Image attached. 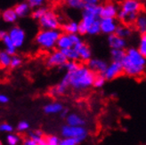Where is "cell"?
<instances>
[{
  "instance_id": "cell-18",
  "label": "cell",
  "mask_w": 146,
  "mask_h": 145,
  "mask_svg": "<svg viewBox=\"0 0 146 145\" xmlns=\"http://www.w3.org/2000/svg\"><path fill=\"white\" fill-rule=\"evenodd\" d=\"M13 10L15 11L18 17H24L31 13V7L28 4V2H21L14 6Z\"/></svg>"
},
{
  "instance_id": "cell-17",
  "label": "cell",
  "mask_w": 146,
  "mask_h": 145,
  "mask_svg": "<svg viewBox=\"0 0 146 145\" xmlns=\"http://www.w3.org/2000/svg\"><path fill=\"white\" fill-rule=\"evenodd\" d=\"M67 125L71 126H85L86 120L76 113H70L67 116L66 118Z\"/></svg>"
},
{
  "instance_id": "cell-6",
  "label": "cell",
  "mask_w": 146,
  "mask_h": 145,
  "mask_svg": "<svg viewBox=\"0 0 146 145\" xmlns=\"http://www.w3.org/2000/svg\"><path fill=\"white\" fill-rule=\"evenodd\" d=\"M68 62L67 58L60 50H55L46 59V65L50 68L53 67H63Z\"/></svg>"
},
{
  "instance_id": "cell-34",
  "label": "cell",
  "mask_w": 146,
  "mask_h": 145,
  "mask_svg": "<svg viewBox=\"0 0 146 145\" xmlns=\"http://www.w3.org/2000/svg\"><path fill=\"white\" fill-rule=\"evenodd\" d=\"M6 142L8 145H18L21 142V137L15 134H10L6 137Z\"/></svg>"
},
{
  "instance_id": "cell-32",
  "label": "cell",
  "mask_w": 146,
  "mask_h": 145,
  "mask_svg": "<svg viewBox=\"0 0 146 145\" xmlns=\"http://www.w3.org/2000/svg\"><path fill=\"white\" fill-rule=\"evenodd\" d=\"M101 32V28H100V20L94 21V23L89 27L87 30V34L89 35H97Z\"/></svg>"
},
{
  "instance_id": "cell-9",
  "label": "cell",
  "mask_w": 146,
  "mask_h": 145,
  "mask_svg": "<svg viewBox=\"0 0 146 145\" xmlns=\"http://www.w3.org/2000/svg\"><path fill=\"white\" fill-rule=\"evenodd\" d=\"M142 7L139 0H123L120 10L126 13H138L142 11Z\"/></svg>"
},
{
  "instance_id": "cell-3",
  "label": "cell",
  "mask_w": 146,
  "mask_h": 145,
  "mask_svg": "<svg viewBox=\"0 0 146 145\" xmlns=\"http://www.w3.org/2000/svg\"><path fill=\"white\" fill-rule=\"evenodd\" d=\"M61 32L59 30H42L36 36V43L40 47L50 50L56 46V43L58 38H60Z\"/></svg>"
},
{
  "instance_id": "cell-51",
  "label": "cell",
  "mask_w": 146,
  "mask_h": 145,
  "mask_svg": "<svg viewBox=\"0 0 146 145\" xmlns=\"http://www.w3.org/2000/svg\"><path fill=\"white\" fill-rule=\"evenodd\" d=\"M65 1H66V0H65Z\"/></svg>"
},
{
  "instance_id": "cell-16",
  "label": "cell",
  "mask_w": 146,
  "mask_h": 145,
  "mask_svg": "<svg viewBox=\"0 0 146 145\" xmlns=\"http://www.w3.org/2000/svg\"><path fill=\"white\" fill-rule=\"evenodd\" d=\"M56 46H57L58 50H64V49L72 48L74 46V45H73V43L70 39V35L62 33V34H61L60 38H58V41L56 43Z\"/></svg>"
},
{
  "instance_id": "cell-28",
  "label": "cell",
  "mask_w": 146,
  "mask_h": 145,
  "mask_svg": "<svg viewBox=\"0 0 146 145\" xmlns=\"http://www.w3.org/2000/svg\"><path fill=\"white\" fill-rule=\"evenodd\" d=\"M136 49L144 58H146V34H142L140 36L139 44Z\"/></svg>"
},
{
  "instance_id": "cell-24",
  "label": "cell",
  "mask_w": 146,
  "mask_h": 145,
  "mask_svg": "<svg viewBox=\"0 0 146 145\" xmlns=\"http://www.w3.org/2000/svg\"><path fill=\"white\" fill-rule=\"evenodd\" d=\"M115 34L117 36H119V38H127L128 37H130V35L132 34V30H131V28L127 26V25H118L117 27V30L115 31Z\"/></svg>"
},
{
  "instance_id": "cell-22",
  "label": "cell",
  "mask_w": 146,
  "mask_h": 145,
  "mask_svg": "<svg viewBox=\"0 0 146 145\" xmlns=\"http://www.w3.org/2000/svg\"><path fill=\"white\" fill-rule=\"evenodd\" d=\"M62 30L65 34H78V23L76 21H70L62 25Z\"/></svg>"
},
{
  "instance_id": "cell-4",
  "label": "cell",
  "mask_w": 146,
  "mask_h": 145,
  "mask_svg": "<svg viewBox=\"0 0 146 145\" xmlns=\"http://www.w3.org/2000/svg\"><path fill=\"white\" fill-rule=\"evenodd\" d=\"M61 134L63 138L75 139L79 144L86 139L88 132L85 126H71L69 125H65L62 127Z\"/></svg>"
},
{
  "instance_id": "cell-19",
  "label": "cell",
  "mask_w": 146,
  "mask_h": 145,
  "mask_svg": "<svg viewBox=\"0 0 146 145\" xmlns=\"http://www.w3.org/2000/svg\"><path fill=\"white\" fill-rule=\"evenodd\" d=\"M69 86H70L69 84L62 79L61 83H59L58 85H56L55 86H54L53 88H51V90H50L51 95L57 96V95H64Z\"/></svg>"
},
{
  "instance_id": "cell-14",
  "label": "cell",
  "mask_w": 146,
  "mask_h": 145,
  "mask_svg": "<svg viewBox=\"0 0 146 145\" xmlns=\"http://www.w3.org/2000/svg\"><path fill=\"white\" fill-rule=\"evenodd\" d=\"M108 44L111 50H124L127 46L126 39L119 38L115 33L109 35L108 37Z\"/></svg>"
},
{
  "instance_id": "cell-45",
  "label": "cell",
  "mask_w": 146,
  "mask_h": 145,
  "mask_svg": "<svg viewBox=\"0 0 146 145\" xmlns=\"http://www.w3.org/2000/svg\"><path fill=\"white\" fill-rule=\"evenodd\" d=\"M23 145H38L35 141L31 140V138H26L23 141Z\"/></svg>"
},
{
  "instance_id": "cell-43",
  "label": "cell",
  "mask_w": 146,
  "mask_h": 145,
  "mask_svg": "<svg viewBox=\"0 0 146 145\" xmlns=\"http://www.w3.org/2000/svg\"><path fill=\"white\" fill-rule=\"evenodd\" d=\"M78 33L79 35H85V34H87V30H86V27L84 26V24L80 21V23H78Z\"/></svg>"
},
{
  "instance_id": "cell-38",
  "label": "cell",
  "mask_w": 146,
  "mask_h": 145,
  "mask_svg": "<svg viewBox=\"0 0 146 145\" xmlns=\"http://www.w3.org/2000/svg\"><path fill=\"white\" fill-rule=\"evenodd\" d=\"M21 62H23V61H21V59L20 57H18L16 55H13V56H12V59H11L10 67L13 68V69L17 68L21 64Z\"/></svg>"
},
{
  "instance_id": "cell-27",
  "label": "cell",
  "mask_w": 146,
  "mask_h": 145,
  "mask_svg": "<svg viewBox=\"0 0 146 145\" xmlns=\"http://www.w3.org/2000/svg\"><path fill=\"white\" fill-rule=\"evenodd\" d=\"M12 56L7 54L5 51L0 52V67L7 68L10 66Z\"/></svg>"
},
{
  "instance_id": "cell-26",
  "label": "cell",
  "mask_w": 146,
  "mask_h": 145,
  "mask_svg": "<svg viewBox=\"0 0 146 145\" xmlns=\"http://www.w3.org/2000/svg\"><path fill=\"white\" fill-rule=\"evenodd\" d=\"M126 56V51L125 50H111V57L112 62H122L124 58Z\"/></svg>"
},
{
  "instance_id": "cell-30",
  "label": "cell",
  "mask_w": 146,
  "mask_h": 145,
  "mask_svg": "<svg viewBox=\"0 0 146 145\" xmlns=\"http://www.w3.org/2000/svg\"><path fill=\"white\" fill-rule=\"evenodd\" d=\"M106 81L107 80L105 79V77H104V76L103 74H96V77H94L93 85L96 88H102L105 85Z\"/></svg>"
},
{
  "instance_id": "cell-10",
  "label": "cell",
  "mask_w": 146,
  "mask_h": 145,
  "mask_svg": "<svg viewBox=\"0 0 146 145\" xmlns=\"http://www.w3.org/2000/svg\"><path fill=\"white\" fill-rule=\"evenodd\" d=\"M118 8L112 3H106L104 5H101V19H115L118 15Z\"/></svg>"
},
{
  "instance_id": "cell-25",
  "label": "cell",
  "mask_w": 146,
  "mask_h": 145,
  "mask_svg": "<svg viewBox=\"0 0 146 145\" xmlns=\"http://www.w3.org/2000/svg\"><path fill=\"white\" fill-rule=\"evenodd\" d=\"M62 53L65 55L68 61H72V62H78L79 60V56L77 51L74 48H69V49H64V50H60Z\"/></svg>"
},
{
  "instance_id": "cell-2",
  "label": "cell",
  "mask_w": 146,
  "mask_h": 145,
  "mask_svg": "<svg viewBox=\"0 0 146 145\" xmlns=\"http://www.w3.org/2000/svg\"><path fill=\"white\" fill-rule=\"evenodd\" d=\"M70 86L76 91H84L90 88L94 84L96 73L87 66L79 65V67L72 72H67Z\"/></svg>"
},
{
  "instance_id": "cell-46",
  "label": "cell",
  "mask_w": 146,
  "mask_h": 145,
  "mask_svg": "<svg viewBox=\"0 0 146 145\" xmlns=\"http://www.w3.org/2000/svg\"><path fill=\"white\" fill-rule=\"evenodd\" d=\"M9 101V98L5 95H0V103H7Z\"/></svg>"
},
{
  "instance_id": "cell-44",
  "label": "cell",
  "mask_w": 146,
  "mask_h": 145,
  "mask_svg": "<svg viewBox=\"0 0 146 145\" xmlns=\"http://www.w3.org/2000/svg\"><path fill=\"white\" fill-rule=\"evenodd\" d=\"M83 2L86 5H96L99 3V0H83Z\"/></svg>"
},
{
  "instance_id": "cell-15",
  "label": "cell",
  "mask_w": 146,
  "mask_h": 145,
  "mask_svg": "<svg viewBox=\"0 0 146 145\" xmlns=\"http://www.w3.org/2000/svg\"><path fill=\"white\" fill-rule=\"evenodd\" d=\"M135 26L136 30L142 34H146V12L140 11L137 14L136 20L135 21Z\"/></svg>"
},
{
  "instance_id": "cell-50",
  "label": "cell",
  "mask_w": 146,
  "mask_h": 145,
  "mask_svg": "<svg viewBox=\"0 0 146 145\" xmlns=\"http://www.w3.org/2000/svg\"><path fill=\"white\" fill-rule=\"evenodd\" d=\"M45 145H48V144H47V143H46V144H45Z\"/></svg>"
},
{
  "instance_id": "cell-13",
  "label": "cell",
  "mask_w": 146,
  "mask_h": 145,
  "mask_svg": "<svg viewBox=\"0 0 146 145\" xmlns=\"http://www.w3.org/2000/svg\"><path fill=\"white\" fill-rule=\"evenodd\" d=\"M117 27H118V23L115 19H100L101 32L107 35L114 34Z\"/></svg>"
},
{
  "instance_id": "cell-12",
  "label": "cell",
  "mask_w": 146,
  "mask_h": 145,
  "mask_svg": "<svg viewBox=\"0 0 146 145\" xmlns=\"http://www.w3.org/2000/svg\"><path fill=\"white\" fill-rule=\"evenodd\" d=\"M79 56V60H81L82 62H89L92 59V52L90 47L87 46L86 44H85L84 42H80L78 45L73 46Z\"/></svg>"
},
{
  "instance_id": "cell-41",
  "label": "cell",
  "mask_w": 146,
  "mask_h": 145,
  "mask_svg": "<svg viewBox=\"0 0 146 145\" xmlns=\"http://www.w3.org/2000/svg\"><path fill=\"white\" fill-rule=\"evenodd\" d=\"M78 143L75 139L72 138H63L62 140H60L59 145H78Z\"/></svg>"
},
{
  "instance_id": "cell-5",
  "label": "cell",
  "mask_w": 146,
  "mask_h": 145,
  "mask_svg": "<svg viewBox=\"0 0 146 145\" xmlns=\"http://www.w3.org/2000/svg\"><path fill=\"white\" fill-rule=\"evenodd\" d=\"M38 23L42 30H59L61 26L59 18L56 15V13L53 11L48 10L44 16L38 20Z\"/></svg>"
},
{
  "instance_id": "cell-37",
  "label": "cell",
  "mask_w": 146,
  "mask_h": 145,
  "mask_svg": "<svg viewBox=\"0 0 146 145\" xmlns=\"http://www.w3.org/2000/svg\"><path fill=\"white\" fill-rule=\"evenodd\" d=\"M46 0H27L28 4L30 5V6L31 8H38V7H40L44 5Z\"/></svg>"
},
{
  "instance_id": "cell-7",
  "label": "cell",
  "mask_w": 146,
  "mask_h": 145,
  "mask_svg": "<svg viewBox=\"0 0 146 145\" xmlns=\"http://www.w3.org/2000/svg\"><path fill=\"white\" fill-rule=\"evenodd\" d=\"M123 73V68L120 62H111L104 72V76L106 80H113V79L119 77Z\"/></svg>"
},
{
  "instance_id": "cell-20",
  "label": "cell",
  "mask_w": 146,
  "mask_h": 145,
  "mask_svg": "<svg viewBox=\"0 0 146 145\" xmlns=\"http://www.w3.org/2000/svg\"><path fill=\"white\" fill-rule=\"evenodd\" d=\"M63 109V105L60 103H49L46 104L44 107V111L46 114H57V113H61Z\"/></svg>"
},
{
  "instance_id": "cell-49",
  "label": "cell",
  "mask_w": 146,
  "mask_h": 145,
  "mask_svg": "<svg viewBox=\"0 0 146 145\" xmlns=\"http://www.w3.org/2000/svg\"><path fill=\"white\" fill-rule=\"evenodd\" d=\"M0 145H3V142H1V140H0Z\"/></svg>"
},
{
  "instance_id": "cell-23",
  "label": "cell",
  "mask_w": 146,
  "mask_h": 145,
  "mask_svg": "<svg viewBox=\"0 0 146 145\" xmlns=\"http://www.w3.org/2000/svg\"><path fill=\"white\" fill-rule=\"evenodd\" d=\"M2 41L4 42V44L5 46V52L8 54L9 55L11 56H13L15 55V53H16V47L14 46L13 41L11 40V38H9L8 34H7L5 37L2 39Z\"/></svg>"
},
{
  "instance_id": "cell-31",
  "label": "cell",
  "mask_w": 146,
  "mask_h": 145,
  "mask_svg": "<svg viewBox=\"0 0 146 145\" xmlns=\"http://www.w3.org/2000/svg\"><path fill=\"white\" fill-rule=\"evenodd\" d=\"M69 7L73 9H84L85 4L83 0H66Z\"/></svg>"
},
{
  "instance_id": "cell-39",
  "label": "cell",
  "mask_w": 146,
  "mask_h": 145,
  "mask_svg": "<svg viewBox=\"0 0 146 145\" xmlns=\"http://www.w3.org/2000/svg\"><path fill=\"white\" fill-rule=\"evenodd\" d=\"M13 131V127L10 124H7V123H3V124L0 125V132L11 133Z\"/></svg>"
},
{
  "instance_id": "cell-8",
  "label": "cell",
  "mask_w": 146,
  "mask_h": 145,
  "mask_svg": "<svg viewBox=\"0 0 146 145\" xmlns=\"http://www.w3.org/2000/svg\"><path fill=\"white\" fill-rule=\"evenodd\" d=\"M9 36V38H11V40L13 41L14 46L16 48L21 47L24 44L25 41V32L21 28L15 26L13 27L11 30H9V32L7 33Z\"/></svg>"
},
{
  "instance_id": "cell-47",
  "label": "cell",
  "mask_w": 146,
  "mask_h": 145,
  "mask_svg": "<svg viewBox=\"0 0 146 145\" xmlns=\"http://www.w3.org/2000/svg\"><path fill=\"white\" fill-rule=\"evenodd\" d=\"M69 115V113H68V110H66V109H65V110H63L62 112H61V117L62 118H67V116Z\"/></svg>"
},
{
  "instance_id": "cell-48",
  "label": "cell",
  "mask_w": 146,
  "mask_h": 145,
  "mask_svg": "<svg viewBox=\"0 0 146 145\" xmlns=\"http://www.w3.org/2000/svg\"><path fill=\"white\" fill-rule=\"evenodd\" d=\"M6 35H7V33L5 30H0V40H2Z\"/></svg>"
},
{
  "instance_id": "cell-33",
  "label": "cell",
  "mask_w": 146,
  "mask_h": 145,
  "mask_svg": "<svg viewBox=\"0 0 146 145\" xmlns=\"http://www.w3.org/2000/svg\"><path fill=\"white\" fill-rule=\"evenodd\" d=\"M29 136H30V138L33 141H35L36 143L40 142L44 138V134L43 132L41 131V130H36V131L34 132H31L30 134H29Z\"/></svg>"
},
{
  "instance_id": "cell-1",
  "label": "cell",
  "mask_w": 146,
  "mask_h": 145,
  "mask_svg": "<svg viewBox=\"0 0 146 145\" xmlns=\"http://www.w3.org/2000/svg\"><path fill=\"white\" fill-rule=\"evenodd\" d=\"M123 73L128 77H138L142 76L146 70V58H144L135 47L126 51V56L121 62Z\"/></svg>"
},
{
  "instance_id": "cell-36",
  "label": "cell",
  "mask_w": 146,
  "mask_h": 145,
  "mask_svg": "<svg viewBox=\"0 0 146 145\" xmlns=\"http://www.w3.org/2000/svg\"><path fill=\"white\" fill-rule=\"evenodd\" d=\"M46 142L48 145H59L60 139L56 135H49L46 138Z\"/></svg>"
},
{
  "instance_id": "cell-42",
  "label": "cell",
  "mask_w": 146,
  "mask_h": 145,
  "mask_svg": "<svg viewBox=\"0 0 146 145\" xmlns=\"http://www.w3.org/2000/svg\"><path fill=\"white\" fill-rule=\"evenodd\" d=\"M70 39H71V41H72L73 45H74V46L78 45V43H80V42H82L81 38H80V37L78 34H71V35H70Z\"/></svg>"
},
{
  "instance_id": "cell-21",
  "label": "cell",
  "mask_w": 146,
  "mask_h": 145,
  "mask_svg": "<svg viewBox=\"0 0 146 145\" xmlns=\"http://www.w3.org/2000/svg\"><path fill=\"white\" fill-rule=\"evenodd\" d=\"M17 14L15 13V11L13 10V8H9L6 9L2 13V19L5 23H13L17 21Z\"/></svg>"
},
{
  "instance_id": "cell-11",
  "label": "cell",
  "mask_w": 146,
  "mask_h": 145,
  "mask_svg": "<svg viewBox=\"0 0 146 145\" xmlns=\"http://www.w3.org/2000/svg\"><path fill=\"white\" fill-rule=\"evenodd\" d=\"M107 66L108 63L104 60L98 58H92L89 62H87V67L96 74H104Z\"/></svg>"
},
{
  "instance_id": "cell-40",
  "label": "cell",
  "mask_w": 146,
  "mask_h": 145,
  "mask_svg": "<svg viewBox=\"0 0 146 145\" xmlns=\"http://www.w3.org/2000/svg\"><path fill=\"white\" fill-rule=\"evenodd\" d=\"M30 128V124L27 121H21L17 126V130L19 132H25Z\"/></svg>"
},
{
  "instance_id": "cell-35",
  "label": "cell",
  "mask_w": 146,
  "mask_h": 145,
  "mask_svg": "<svg viewBox=\"0 0 146 145\" xmlns=\"http://www.w3.org/2000/svg\"><path fill=\"white\" fill-rule=\"evenodd\" d=\"M79 65L77 62H72V61H68L66 63L64 64V66L62 68H64L65 70H67V72H72V71H74L76 70L78 67H79Z\"/></svg>"
},
{
  "instance_id": "cell-29",
  "label": "cell",
  "mask_w": 146,
  "mask_h": 145,
  "mask_svg": "<svg viewBox=\"0 0 146 145\" xmlns=\"http://www.w3.org/2000/svg\"><path fill=\"white\" fill-rule=\"evenodd\" d=\"M47 11H48V9L46 7H44V6L38 7V8H35L34 11L31 13V16L34 20L38 21L44 16V14H45Z\"/></svg>"
}]
</instances>
